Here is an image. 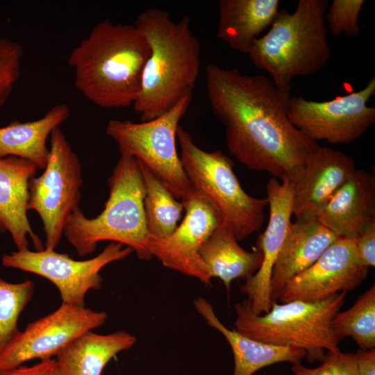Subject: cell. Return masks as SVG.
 <instances>
[{
	"label": "cell",
	"mask_w": 375,
	"mask_h": 375,
	"mask_svg": "<svg viewBox=\"0 0 375 375\" xmlns=\"http://www.w3.org/2000/svg\"><path fill=\"white\" fill-rule=\"evenodd\" d=\"M212 110L225 128L227 149L242 165L274 178L291 177L319 147L288 117L290 93L262 75L209 64L206 67Z\"/></svg>",
	"instance_id": "1"
},
{
	"label": "cell",
	"mask_w": 375,
	"mask_h": 375,
	"mask_svg": "<svg viewBox=\"0 0 375 375\" xmlns=\"http://www.w3.org/2000/svg\"><path fill=\"white\" fill-rule=\"evenodd\" d=\"M151 54L144 34L135 25L110 19L97 24L68 57L77 90L103 108L133 105Z\"/></svg>",
	"instance_id": "2"
},
{
	"label": "cell",
	"mask_w": 375,
	"mask_h": 375,
	"mask_svg": "<svg viewBox=\"0 0 375 375\" xmlns=\"http://www.w3.org/2000/svg\"><path fill=\"white\" fill-rule=\"evenodd\" d=\"M135 25L151 47L140 91L132 105L144 122L163 115L192 94L200 72L201 45L188 15L174 21L166 10L150 8L138 15Z\"/></svg>",
	"instance_id": "3"
},
{
	"label": "cell",
	"mask_w": 375,
	"mask_h": 375,
	"mask_svg": "<svg viewBox=\"0 0 375 375\" xmlns=\"http://www.w3.org/2000/svg\"><path fill=\"white\" fill-rule=\"evenodd\" d=\"M328 5L326 0H299L293 12L279 10L268 32L253 42L251 61L281 91L290 93L294 77L314 74L328 62Z\"/></svg>",
	"instance_id": "4"
},
{
	"label": "cell",
	"mask_w": 375,
	"mask_h": 375,
	"mask_svg": "<svg viewBox=\"0 0 375 375\" xmlns=\"http://www.w3.org/2000/svg\"><path fill=\"white\" fill-rule=\"evenodd\" d=\"M109 195L102 212L88 218L77 208L63 231L80 256L93 253L99 242L110 241L130 247L141 260H150L144 211L145 184L139 161L121 155L108 179Z\"/></svg>",
	"instance_id": "5"
},
{
	"label": "cell",
	"mask_w": 375,
	"mask_h": 375,
	"mask_svg": "<svg viewBox=\"0 0 375 375\" xmlns=\"http://www.w3.org/2000/svg\"><path fill=\"white\" fill-rule=\"evenodd\" d=\"M346 294L341 292L315 302H274L269 311L259 315L251 312L244 300L235 306L234 326L237 331L255 340L301 349L310 363L322 362L326 350L340 351L332 320L343 306Z\"/></svg>",
	"instance_id": "6"
},
{
	"label": "cell",
	"mask_w": 375,
	"mask_h": 375,
	"mask_svg": "<svg viewBox=\"0 0 375 375\" xmlns=\"http://www.w3.org/2000/svg\"><path fill=\"white\" fill-rule=\"evenodd\" d=\"M181 162L192 188L206 196L219 210L223 222L238 241L258 232L265 220V198H256L242 188L233 162L220 151L199 147L181 126L176 131Z\"/></svg>",
	"instance_id": "7"
},
{
	"label": "cell",
	"mask_w": 375,
	"mask_h": 375,
	"mask_svg": "<svg viewBox=\"0 0 375 375\" xmlns=\"http://www.w3.org/2000/svg\"><path fill=\"white\" fill-rule=\"evenodd\" d=\"M192 94L163 115L149 121L111 119L106 133L117 144L121 155L133 156L146 166L176 199L192 191L176 146L179 122L188 110Z\"/></svg>",
	"instance_id": "8"
},
{
	"label": "cell",
	"mask_w": 375,
	"mask_h": 375,
	"mask_svg": "<svg viewBox=\"0 0 375 375\" xmlns=\"http://www.w3.org/2000/svg\"><path fill=\"white\" fill-rule=\"evenodd\" d=\"M29 182L27 208L40 216L45 235L44 249L55 250L72 213L79 207L83 183L81 165L61 128L50 135L45 168Z\"/></svg>",
	"instance_id": "9"
},
{
	"label": "cell",
	"mask_w": 375,
	"mask_h": 375,
	"mask_svg": "<svg viewBox=\"0 0 375 375\" xmlns=\"http://www.w3.org/2000/svg\"><path fill=\"white\" fill-rule=\"evenodd\" d=\"M133 251L121 243L110 242L95 257L76 260L55 250H17L1 258L5 267L33 273L50 281L58 288L62 303L85 306V297L90 290H100L101 269L114 261L127 258Z\"/></svg>",
	"instance_id": "10"
},
{
	"label": "cell",
	"mask_w": 375,
	"mask_h": 375,
	"mask_svg": "<svg viewBox=\"0 0 375 375\" xmlns=\"http://www.w3.org/2000/svg\"><path fill=\"white\" fill-rule=\"evenodd\" d=\"M375 94L373 77L362 90L326 101L290 97L288 117L304 135L317 142L349 144L375 122V108L367 103Z\"/></svg>",
	"instance_id": "11"
},
{
	"label": "cell",
	"mask_w": 375,
	"mask_h": 375,
	"mask_svg": "<svg viewBox=\"0 0 375 375\" xmlns=\"http://www.w3.org/2000/svg\"><path fill=\"white\" fill-rule=\"evenodd\" d=\"M107 317L105 311L62 303L30 322L0 351V373L33 359L53 358L82 334L101 326Z\"/></svg>",
	"instance_id": "12"
},
{
	"label": "cell",
	"mask_w": 375,
	"mask_h": 375,
	"mask_svg": "<svg viewBox=\"0 0 375 375\" xmlns=\"http://www.w3.org/2000/svg\"><path fill=\"white\" fill-rule=\"evenodd\" d=\"M181 202L185 210L182 222L165 239L149 238L147 250L165 267L210 285L212 278L199 249L222 224L223 218L217 207L193 188L190 196Z\"/></svg>",
	"instance_id": "13"
},
{
	"label": "cell",
	"mask_w": 375,
	"mask_h": 375,
	"mask_svg": "<svg viewBox=\"0 0 375 375\" xmlns=\"http://www.w3.org/2000/svg\"><path fill=\"white\" fill-rule=\"evenodd\" d=\"M368 270L357 256L354 240L338 238L315 263L287 283L278 302H315L353 290Z\"/></svg>",
	"instance_id": "14"
},
{
	"label": "cell",
	"mask_w": 375,
	"mask_h": 375,
	"mask_svg": "<svg viewBox=\"0 0 375 375\" xmlns=\"http://www.w3.org/2000/svg\"><path fill=\"white\" fill-rule=\"evenodd\" d=\"M281 181L272 177L266 184L269 217L257 242L262 255V263L258 270L245 278V283L240 288V292L247 297L250 310L257 315L267 312L272 308L271 274L292 223L291 185L288 177Z\"/></svg>",
	"instance_id": "15"
},
{
	"label": "cell",
	"mask_w": 375,
	"mask_h": 375,
	"mask_svg": "<svg viewBox=\"0 0 375 375\" xmlns=\"http://www.w3.org/2000/svg\"><path fill=\"white\" fill-rule=\"evenodd\" d=\"M356 169L354 160L345 153L319 146L288 178L296 220L315 217Z\"/></svg>",
	"instance_id": "16"
},
{
	"label": "cell",
	"mask_w": 375,
	"mask_h": 375,
	"mask_svg": "<svg viewBox=\"0 0 375 375\" xmlns=\"http://www.w3.org/2000/svg\"><path fill=\"white\" fill-rule=\"evenodd\" d=\"M339 238L354 240L375 223V178L356 169L315 217Z\"/></svg>",
	"instance_id": "17"
},
{
	"label": "cell",
	"mask_w": 375,
	"mask_h": 375,
	"mask_svg": "<svg viewBox=\"0 0 375 375\" xmlns=\"http://www.w3.org/2000/svg\"><path fill=\"white\" fill-rule=\"evenodd\" d=\"M38 169L24 158H0V232H8L19 251L28 249V238L36 251L44 249L27 217L28 185Z\"/></svg>",
	"instance_id": "18"
},
{
	"label": "cell",
	"mask_w": 375,
	"mask_h": 375,
	"mask_svg": "<svg viewBox=\"0 0 375 375\" xmlns=\"http://www.w3.org/2000/svg\"><path fill=\"white\" fill-rule=\"evenodd\" d=\"M338 238L316 217L292 222L273 267L270 279V297L278 302L287 283L315 263Z\"/></svg>",
	"instance_id": "19"
},
{
	"label": "cell",
	"mask_w": 375,
	"mask_h": 375,
	"mask_svg": "<svg viewBox=\"0 0 375 375\" xmlns=\"http://www.w3.org/2000/svg\"><path fill=\"white\" fill-rule=\"evenodd\" d=\"M196 310L207 324L219 331L231 347L234 356L233 375H253L260 369L281 362H301L304 350L293 347L276 346L249 338L235 329L227 328L217 317L213 306L206 299L194 300Z\"/></svg>",
	"instance_id": "20"
},
{
	"label": "cell",
	"mask_w": 375,
	"mask_h": 375,
	"mask_svg": "<svg viewBox=\"0 0 375 375\" xmlns=\"http://www.w3.org/2000/svg\"><path fill=\"white\" fill-rule=\"evenodd\" d=\"M278 0H220L217 37L233 49L248 54L253 42L279 12Z\"/></svg>",
	"instance_id": "21"
},
{
	"label": "cell",
	"mask_w": 375,
	"mask_h": 375,
	"mask_svg": "<svg viewBox=\"0 0 375 375\" xmlns=\"http://www.w3.org/2000/svg\"><path fill=\"white\" fill-rule=\"evenodd\" d=\"M69 112L66 104L59 103L38 119L16 121L0 127V158L8 156L24 158L38 169H44L49 151L47 145L48 138L67 120Z\"/></svg>",
	"instance_id": "22"
},
{
	"label": "cell",
	"mask_w": 375,
	"mask_h": 375,
	"mask_svg": "<svg viewBox=\"0 0 375 375\" xmlns=\"http://www.w3.org/2000/svg\"><path fill=\"white\" fill-rule=\"evenodd\" d=\"M136 341L135 336L124 331L106 335L90 331L64 348L56 359L65 375H101L113 357Z\"/></svg>",
	"instance_id": "23"
},
{
	"label": "cell",
	"mask_w": 375,
	"mask_h": 375,
	"mask_svg": "<svg viewBox=\"0 0 375 375\" xmlns=\"http://www.w3.org/2000/svg\"><path fill=\"white\" fill-rule=\"evenodd\" d=\"M199 254L211 278L222 280L227 290L233 280L253 275L262 260L258 247L253 251L243 249L232 230L224 222L201 245Z\"/></svg>",
	"instance_id": "24"
},
{
	"label": "cell",
	"mask_w": 375,
	"mask_h": 375,
	"mask_svg": "<svg viewBox=\"0 0 375 375\" xmlns=\"http://www.w3.org/2000/svg\"><path fill=\"white\" fill-rule=\"evenodd\" d=\"M139 163L146 188L144 203L149 238L163 240L178 227L184 205L146 166Z\"/></svg>",
	"instance_id": "25"
},
{
	"label": "cell",
	"mask_w": 375,
	"mask_h": 375,
	"mask_svg": "<svg viewBox=\"0 0 375 375\" xmlns=\"http://www.w3.org/2000/svg\"><path fill=\"white\" fill-rule=\"evenodd\" d=\"M332 328L340 341L350 336L360 349L375 347V285L359 296L349 309L338 311L332 320Z\"/></svg>",
	"instance_id": "26"
},
{
	"label": "cell",
	"mask_w": 375,
	"mask_h": 375,
	"mask_svg": "<svg viewBox=\"0 0 375 375\" xmlns=\"http://www.w3.org/2000/svg\"><path fill=\"white\" fill-rule=\"evenodd\" d=\"M35 290L31 280L9 283L0 277V351L19 333L18 319Z\"/></svg>",
	"instance_id": "27"
},
{
	"label": "cell",
	"mask_w": 375,
	"mask_h": 375,
	"mask_svg": "<svg viewBox=\"0 0 375 375\" xmlns=\"http://www.w3.org/2000/svg\"><path fill=\"white\" fill-rule=\"evenodd\" d=\"M364 3V0H333L325 13L327 29L335 36L357 37L360 33L358 15Z\"/></svg>",
	"instance_id": "28"
},
{
	"label": "cell",
	"mask_w": 375,
	"mask_h": 375,
	"mask_svg": "<svg viewBox=\"0 0 375 375\" xmlns=\"http://www.w3.org/2000/svg\"><path fill=\"white\" fill-rule=\"evenodd\" d=\"M22 56L23 49L18 42L0 38V108L9 98L19 78Z\"/></svg>",
	"instance_id": "29"
},
{
	"label": "cell",
	"mask_w": 375,
	"mask_h": 375,
	"mask_svg": "<svg viewBox=\"0 0 375 375\" xmlns=\"http://www.w3.org/2000/svg\"><path fill=\"white\" fill-rule=\"evenodd\" d=\"M291 371L294 375H358L355 353L340 351H328L316 368L306 367L298 362L292 364Z\"/></svg>",
	"instance_id": "30"
},
{
	"label": "cell",
	"mask_w": 375,
	"mask_h": 375,
	"mask_svg": "<svg viewBox=\"0 0 375 375\" xmlns=\"http://www.w3.org/2000/svg\"><path fill=\"white\" fill-rule=\"evenodd\" d=\"M354 240L357 256L365 266H375V223L367 227Z\"/></svg>",
	"instance_id": "31"
},
{
	"label": "cell",
	"mask_w": 375,
	"mask_h": 375,
	"mask_svg": "<svg viewBox=\"0 0 375 375\" xmlns=\"http://www.w3.org/2000/svg\"><path fill=\"white\" fill-rule=\"evenodd\" d=\"M0 375H65L56 358L42 360L31 366L20 365Z\"/></svg>",
	"instance_id": "32"
},
{
	"label": "cell",
	"mask_w": 375,
	"mask_h": 375,
	"mask_svg": "<svg viewBox=\"0 0 375 375\" xmlns=\"http://www.w3.org/2000/svg\"><path fill=\"white\" fill-rule=\"evenodd\" d=\"M358 375H375V349H358L355 353Z\"/></svg>",
	"instance_id": "33"
}]
</instances>
